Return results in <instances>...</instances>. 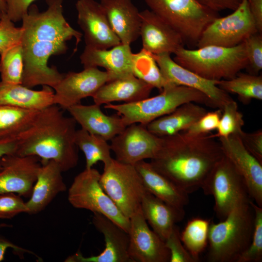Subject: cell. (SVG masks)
<instances>
[{
  "label": "cell",
  "mask_w": 262,
  "mask_h": 262,
  "mask_svg": "<svg viewBox=\"0 0 262 262\" xmlns=\"http://www.w3.org/2000/svg\"><path fill=\"white\" fill-rule=\"evenodd\" d=\"M162 138L158 152L149 163L188 194L201 188L224 156L218 140L211 133L193 135L182 131Z\"/></svg>",
  "instance_id": "7a4b0ae2"
},
{
  "label": "cell",
  "mask_w": 262,
  "mask_h": 262,
  "mask_svg": "<svg viewBox=\"0 0 262 262\" xmlns=\"http://www.w3.org/2000/svg\"><path fill=\"white\" fill-rule=\"evenodd\" d=\"M101 174L94 168H85L78 174L68 190L67 199L74 208L103 215L128 233L130 219L126 217L103 189Z\"/></svg>",
  "instance_id": "30bf717a"
},
{
  "label": "cell",
  "mask_w": 262,
  "mask_h": 262,
  "mask_svg": "<svg viewBox=\"0 0 262 262\" xmlns=\"http://www.w3.org/2000/svg\"><path fill=\"white\" fill-rule=\"evenodd\" d=\"M254 226L249 203L234 208L217 223H210L207 259L210 262H237L249 246Z\"/></svg>",
  "instance_id": "277c9868"
},
{
  "label": "cell",
  "mask_w": 262,
  "mask_h": 262,
  "mask_svg": "<svg viewBox=\"0 0 262 262\" xmlns=\"http://www.w3.org/2000/svg\"><path fill=\"white\" fill-rule=\"evenodd\" d=\"M174 54L173 60L177 64L211 80L231 79L248 64L244 42L230 48L206 46L190 49L182 47Z\"/></svg>",
  "instance_id": "8992f818"
},
{
  "label": "cell",
  "mask_w": 262,
  "mask_h": 262,
  "mask_svg": "<svg viewBox=\"0 0 262 262\" xmlns=\"http://www.w3.org/2000/svg\"><path fill=\"white\" fill-rule=\"evenodd\" d=\"M0 56V81L22 84L24 59L21 43L10 48Z\"/></svg>",
  "instance_id": "e575fe53"
},
{
  "label": "cell",
  "mask_w": 262,
  "mask_h": 262,
  "mask_svg": "<svg viewBox=\"0 0 262 262\" xmlns=\"http://www.w3.org/2000/svg\"><path fill=\"white\" fill-rule=\"evenodd\" d=\"M218 140L224 155L243 179L250 198L262 207V163L246 149L239 134Z\"/></svg>",
  "instance_id": "9a60e30c"
},
{
  "label": "cell",
  "mask_w": 262,
  "mask_h": 262,
  "mask_svg": "<svg viewBox=\"0 0 262 262\" xmlns=\"http://www.w3.org/2000/svg\"><path fill=\"white\" fill-rule=\"evenodd\" d=\"M54 91L43 85L40 90H34L22 84L0 81V105L40 111L53 104Z\"/></svg>",
  "instance_id": "83f0119b"
},
{
  "label": "cell",
  "mask_w": 262,
  "mask_h": 262,
  "mask_svg": "<svg viewBox=\"0 0 262 262\" xmlns=\"http://www.w3.org/2000/svg\"><path fill=\"white\" fill-rule=\"evenodd\" d=\"M75 143L84 154L85 168H92L98 162H102L103 165L107 164L113 159L107 141L82 129L76 131Z\"/></svg>",
  "instance_id": "4dcf8cb0"
},
{
  "label": "cell",
  "mask_w": 262,
  "mask_h": 262,
  "mask_svg": "<svg viewBox=\"0 0 262 262\" xmlns=\"http://www.w3.org/2000/svg\"><path fill=\"white\" fill-rule=\"evenodd\" d=\"M61 109L53 104L38 112L31 125L17 136L16 154L36 156L41 163L53 161L63 172L77 166V123L72 117L64 115Z\"/></svg>",
  "instance_id": "3957f363"
},
{
  "label": "cell",
  "mask_w": 262,
  "mask_h": 262,
  "mask_svg": "<svg viewBox=\"0 0 262 262\" xmlns=\"http://www.w3.org/2000/svg\"><path fill=\"white\" fill-rule=\"evenodd\" d=\"M0 165V195L14 193L30 196L41 165L40 159L12 154L4 156Z\"/></svg>",
  "instance_id": "e0dca14e"
},
{
  "label": "cell",
  "mask_w": 262,
  "mask_h": 262,
  "mask_svg": "<svg viewBox=\"0 0 262 262\" xmlns=\"http://www.w3.org/2000/svg\"><path fill=\"white\" fill-rule=\"evenodd\" d=\"M2 14V13L0 11V19H1V17Z\"/></svg>",
  "instance_id": "816d5d0a"
},
{
  "label": "cell",
  "mask_w": 262,
  "mask_h": 262,
  "mask_svg": "<svg viewBox=\"0 0 262 262\" xmlns=\"http://www.w3.org/2000/svg\"><path fill=\"white\" fill-rule=\"evenodd\" d=\"M140 209L148 224L164 241L184 216V210L164 202L147 191L142 198Z\"/></svg>",
  "instance_id": "4316f807"
},
{
  "label": "cell",
  "mask_w": 262,
  "mask_h": 262,
  "mask_svg": "<svg viewBox=\"0 0 262 262\" xmlns=\"http://www.w3.org/2000/svg\"><path fill=\"white\" fill-rule=\"evenodd\" d=\"M100 183L121 213L129 218L140 209L147 191L134 165L112 159L104 164Z\"/></svg>",
  "instance_id": "9c48e42d"
},
{
  "label": "cell",
  "mask_w": 262,
  "mask_h": 262,
  "mask_svg": "<svg viewBox=\"0 0 262 262\" xmlns=\"http://www.w3.org/2000/svg\"><path fill=\"white\" fill-rule=\"evenodd\" d=\"M9 248L12 249L14 252L19 257L23 256L25 253H28L33 255L37 258L40 259L33 252L16 245L0 235V262L4 259L5 254Z\"/></svg>",
  "instance_id": "bcb514c9"
},
{
  "label": "cell",
  "mask_w": 262,
  "mask_h": 262,
  "mask_svg": "<svg viewBox=\"0 0 262 262\" xmlns=\"http://www.w3.org/2000/svg\"><path fill=\"white\" fill-rule=\"evenodd\" d=\"M132 71L138 79L162 91L169 84L164 79L153 54L142 49L132 54Z\"/></svg>",
  "instance_id": "836d02e7"
},
{
  "label": "cell",
  "mask_w": 262,
  "mask_h": 262,
  "mask_svg": "<svg viewBox=\"0 0 262 262\" xmlns=\"http://www.w3.org/2000/svg\"><path fill=\"white\" fill-rule=\"evenodd\" d=\"M110 81L109 74L98 67L84 68L80 72L64 73L53 88V104L66 110L80 103L83 98L92 97L101 86Z\"/></svg>",
  "instance_id": "4fadbf2b"
},
{
  "label": "cell",
  "mask_w": 262,
  "mask_h": 262,
  "mask_svg": "<svg viewBox=\"0 0 262 262\" xmlns=\"http://www.w3.org/2000/svg\"><path fill=\"white\" fill-rule=\"evenodd\" d=\"M13 225L9 224L4 223H0V229L4 228H11L12 227Z\"/></svg>",
  "instance_id": "f907efd6"
},
{
  "label": "cell",
  "mask_w": 262,
  "mask_h": 262,
  "mask_svg": "<svg viewBox=\"0 0 262 262\" xmlns=\"http://www.w3.org/2000/svg\"><path fill=\"white\" fill-rule=\"evenodd\" d=\"M59 165L53 161L41 163L30 198L26 202L27 213L35 214L44 210L66 185Z\"/></svg>",
  "instance_id": "603a6c76"
},
{
  "label": "cell",
  "mask_w": 262,
  "mask_h": 262,
  "mask_svg": "<svg viewBox=\"0 0 262 262\" xmlns=\"http://www.w3.org/2000/svg\"><path fill=\"white\" fill-rule=\"evenodd\" d=\"M239 136L246 149L262 163V130L249 133L243 131Z\"/></svg>",
  "instance_id": "7bdbcfd3"
},
{
  "label": "cell",
  "mask_w": 262,
  "mask_h": 262,
  "mask_svg": "<svg viewBox=\"0 0 262 262\" xmlns=\"http://www.w3.org/2000/svg\"><path fill=\"white\" fill-rule=\"evenodd\" d=\"M110 26L123 44L131 45L140 34V12L131 0H101Z\"/></svg>",
  "instance_id": "cb8c5ba5"
},
{
  "label": "cell",
  "mask_w": 262,
  "mask_h": 262,
  "mask_svg": "<svg viewBox=\"0 0 262 262\" xmlns=\"http://www.w3.org/2000/svg\"><path fill=\"white\" fill-rule=\"evenodd\" d=\"M170 253V262H196L183 246L180 237L179 228L175 225L164 241Z\"/></svg>",
  "instance_id": "ab89813d"
},
{
  "label": "cell",
  "mask_w": 262,
  "mask_h": 262,
  "mask_svg": "<svg viewBox=\"0 0 262 262\" xmlns=\"http://www.w3.org/2000/svg\"><path fill=\"white\" fill-rule=\"evenodd\" d=\"M14 193L0 195V218L11 219L21 213H27L26 202Z\"/></svg>",
  "instance_id": "60d3db41"
},
{
  "label": "cell",
  "mask_w": 262,
  "mask_h": 262,
  "mask_svg": "<svg viewBox=\"0 0 262 262\" xmlns=\"http://www.w3.org/2000/svg\"><path fill=\"white\" fill-rule=\"evenodd\" d=\"M207 112L198 103L187 102L149 123L146 127L159 137L171 136L186 131Z\"/></svg>",
  "instance_id": "f1b7e54d"
},
{
  "label": "cell",
  "mask_w": 262,
  "mask_h": 262,
  "mask_svg": "<svg viewBox=\"0 0 262 262\" xmlns=\"http://www.w3.org/2000/svg\"><path fill=\"white\" fill-rule=\"evenodd\" d=\"M129 254L133 262H168L170 253L151 229L140 209L130 218Z\"/></svg>",
  "instance_id": "d6986e66"
},
{
  "label": "cell",
  "mask_w": 262,
  "mask_h": 262,
  "mask_svg": "<svg viewBox=\"0 0 262 262\" xmlns=\"http://www.w3.org/2000/svg\"><path fill=\"white\" fill-rule=\"evenodd\" d=\"M150 10L181 36L184 42L196 45L202 33L215 18L217 12L196 0H144Z\"/></svg>",
  "instance_id": "52a82bcc"
},
{
  "label": "cell",
  "mask_w": 262,
  "mask_h": 262,
  "mask_svg": "<svg viewBox=\"0 0 262 262\" xmlns=\"http://www.w3.org/2000/svg\"><path fill=\"white\" fill-rule=\"evenodd\" d=\"M39 112L0 105V139L17 137L31 125Z\"/></svg>",
  "instance_id": "1f68e13d"
},
{
  "label": "cell",
  "mask_w": 262,
  "mask_h": 262,
  "mask_svg": "<svg viewBox=\"0 0 262 262\" xmlns=\"http://www.w3.org/2000/svg\"><path fill=\"white\" fill-rule=\"evenodd\" d=\"M132 54L130 45L122 43L108 49L85 46L80 58L84 68L103 67L114 80L133 75Z\"/></svg>",
  "instance_id": "44dd1931"
},
{
  "label": "cell",
  "mask_w": 262,
  "mask_h": 262,
  "mask_svg": "<svg viewBox=\"0 0 262 262\" xmlns=\"http://www.w3.org/2000/svg\"><path fill=\"white\" fill-rule=\"evenodd\" d=\"M222 113V111L220 109L207 112L184 131L187 134L193 135L210 133L212 131L216 130Z\"/></svg>",
  "instance_id": "b9f144b4"
},
{
  "label": "cell",
  "mask_w": 262,
  "mask_h": 262,
  "mask_svg": "<svg viewBox=\"0 0 262 262\" xmlns=\"http://www.w3.org/2000/svg\"><path fill=\"white\" fill-rule=\"evenodd\" d=\"M210 225L209 220L198 217L193 218L180 233L183 246L196 262L208 244Z\"/></svg>",
  "instance_id": "d6a6232c"
},
{
  "label": "cell",
  "mask_w": 262,
  "mask_h": 262,
  "mask_svg": "<svg viewBox=\"0 0 262 262\" xmlns=\"http://www.w3.org/2000/svg\"><path fill=\"white\" fill-rule=\"evenodd\" d=\"M218 86L227 93H233L244 104L252 99L262 100V76L238 73L234 77L218 82Z\"/></svg>",
  "instance_id": "f546056e"
},
{
  "label": "cell",
  "mask_w": 262,
  "mask_h": 262,
  "mask_svg": "<svg viewBox=\"0 0 262 262\" xmlns=\"http://www.w3.org/2000/svg\"><path fill=\"white\" fill-rule=\"evenodd\" d=\"M190 102L216 108L213 102L202 92L172 84L165 86L155 96L131 103H109L104 107L115 111L127 126L134 123L146 126L152 121L170 113L179 106Z\"/></svg>",
  "instance_id": "5b68a950"
},
{
  "label": "cell",
  "mask_w": 262,
  "mask_h": 262,
  "mask_svg": "<svg viewBox=\"0 0 262 262\" xmlns=\"http://www.w3.org/2000/svg\"><path fill=\"white\" fill-rule=\"evenodd\" d=\"M209 9L218 12L225 10H234L243 0H196Z\"/></svg>",
  "instance_id": "f6af8a7d"
},
{
  "label": "cell",
  "mask_w": 262,
  "mask_h": 262,
  "mask_svg": "<svg viewBox=\"0 0 262 262\" xmlns=\"http://www.w3.org/2000/svg\"><path fill=\"white\" fill-rule=\"evenodd\" d=\"M161 72L168 84L181 85L196 89L207 96L217 109L233 100L228 93L219 88V81L204 78L177 64L170 54L153 55Z\"/></svg>",
  "instance_id": "5bb4252c"
},
{
  "label": "cell",
  "mask_w": 262,
  "mask_h": 262,
  "mask_svg": "<svg viewBox=\"0 0 262 262\" xmlns=\"http://www.w3.org/2000/svg\"><path fill=\"white\" fill-rule=\"evenodd\" d=\"M76 8L78 24L83 32L86 47L108 49L121 43L100 3L94 0H78Z\"/></svg>",
  "instance_id": "ac0fdd59"
},
{
  "label": "cell",
  "mask_w": 262,
  "mask_h": 262,
  "mask_svg": "<svg viewBox=\"0 0 262 262\" xmlns=\"http://www.w3.org/2000/svg\"><path fill=\"white\" fill-rule=\"evenodd\" d=\"M100 105H85L79 103L68 108L70 113L81 129L88 132L111 141L127 127L120 115H107L101 110Z\"/></svg>",
  "instance_id": "7402d4cb"
},
{
  "label": "cell",
  "mask_w": 262,
  "mask_h": 262,
  "mask_svg": "<svg viewBox=\"0 0 262 262\" xmlns=\"http://www.w3.org/2000/svg\"><path fill=\"white\" fill-rule=\"evenodd\" d=\"M140 16L142 49L158 55L174 54L183 47L184 42L180 34L150 10L140 12Z\"/></svg>",
  "instance_id": "ffe728a7"
},
{
  "label": "cell",
  "mask_w": 262,
  "mask_h": 262,
  "mask_svg": "<svg viewBox=\"0 0 262 262\" xmlns=\"http://www.w3.org/2000/svg\"><path fill=\"white\" fill-rule=\"evenodd\" d=\"M146 190L164 202L184 210L189 203L188 194L143 160L134 165Z\"/></svg>",
  "instance_id": "d4e9b609"
},
{
  "label": "cell",
  "mask_w": 262,
  "mask_h": 262,
  "mask_svg": "<svg viewBox=\"0 0 262 262\" xmlns=\"http://www.w3.org/2000/svg\"><path fill=\"white\" fill-rule=\"evenodd\" d=\"M36 0H4L6 5V14L14 23L22 20L27 14L32 3Z\"/></svg>",
  "instance_id": "ee69618b"
},
{
  "label": "cell",
  "mask_w": 262,
  "mask_h": 262,
  "mask_svg": "<svg viewBox=\"0 0 262 262\" xmlns=\"http://www.w3.org/2000/svg\"><path fill=\"white\" fill-rule=\"evenodd\" d=\"M249 73L257 75L262 69V35L258 32L247 37L244 41Z\"/></svg>",
  "instance_id": "74e56055"
},
{
  "label": "cell",
  "mask_w": 262,
  "mask_h": 262,
  "mask_svg": "<svg viewBox=\"0 0 262 262\" xmlns=\"http://www.w3.org/2000/svg\"><path fill=\"white\" fill-rule=\"evenodd\" d=\"M257 32L248 1L243 0L231 14L213 20L202 33L196 46L197 48L206 46L233 47Z\"/></svg>",
  "instance_id": "8fae6325"
},
{
  "label": "cell",
  "mask_w": 262,
  "mask_h": 262,
  "mask_svg": "<svg viewBox=\"0 0 262 262\" xmlns=\"http://www.w3.org/2000/svg\"><path fill=\"white\" fill-rule=\"evenodd\" d=\"M216 129L215 138H225L232 134H240L245 124L243 114L238 110V105L232 100L226 104Z\"/></svg>",
  "instance_id": "d590c367"
},
{
  "label": "cell",
  "mask_w": 262,
  "mask_h": 262,
  "mask_svg": "<svg viewBox=\"0 0 262 262\" xmlns=\"http://www.w3.org/2000/svg\"><path fill=\"white\" fill-rule=\"evenodd\" d=\"M92 222L104 237L103 251L89 257L77 252L68 256L65 262H133L129 254L130 239L127 231L101 214L93 213Z\"/></svg>",
  "instance_id": "2e32d148"
},
{
  "label": "cell",
  "mask_w": 262,
  "mask_h": 262,
  "mask_svg": "<svg viewBox=\"0 0 262 262\" xmlns=\"http://www.w3.org/2000/svg\"><path fill=\"white\" fill-rule=\"evenodd\" d=\"M64 1L46 0L47 8L43 12L32 4L22 19L24 86L31 88L42 85L53 89L64 73L55 66H49L48 60L51 56L66 52L67 41L74 38L76 49L81 41L82 33L73 28L64 16Z\"/></svg>",
  "instance_id": "6da1fadb"
},
{
  "label": "cell",
  "mask_w": 262,
  "mask_h": 262,
  "mask_svg": "<svg viewBox=\"0 0 262 262\" xmlns=\"http://www.w3.org/2000/svg\"><path fill=\"white\" fill-rule=\"evenodd\" d=\"M21 27H16L6 13L1 15L0 21V55L10 48L21 43Z\"/></svg>",
  "instance_id": "f35d334b"
},
{
  "label": "cell",
  "mask_w": 262,
  "mask_h": 262,
  "mask_svg": "<svg viewBox=\"0 0 262 262\" xmlns=\"http://www.w3.org/2000/svg\"><path fill=\"white\" fill-rule=\"evenodd\" d=\"M249 204L254 212V226L250 244L237 262H261L262 261V207L252 200Z\"/></svg>",
  "instance_id": "8d00e7d4"
},
{
  "label": "cell",
  "mask_w": 262,
  "mask_h": 262,
  "mask_svg": "<svg viewBox=\"0 0 262 262\" xmlns=\"http://www.w3.org/2000/svg\"><path fill=\"white\" fill-rule=\"evenodd\" d=\"M251 15L258 33H262V0H247Z\"/></svg>",
  "instance_id": "7dc6e473"
},
{
  "label": "cell",
  "mask_w": 262,
  "mask_h": 262,
  "mask_svg": "<svg viewBox=\"0 0 262 262\" xmlns=\"http://www.w3.org/2000/svg\"><path fill=\"white\" fill-rule=\"evenodd\" d=\"M201 188L205 195L213 197L214 210L221 220L234 208L251 200L243 179L224 155L211 170Z\"/></svg>",
  "instance_id": "ba28073f"
},
{
  "label": "cell",
  "mask_w": 262,
  "mask_h": 262,
  "mask_svg": "<svg viewBox=\"0 0 262 262\" xmlns=\"http://www.w3.org/2000/svg\"><path fill=\"white\" fill-rule=\"evenodd\" d=\"M154 88L134 75L107 82L92 97L94 103H131L149 97Z\"/></svg>",
  "instance_id": "484cf974"
},
{
  "label": "cell",
  "mask_w": 262,
  "mask_h": 262,
  "mask_svg": "<svg viewBox=\"0 0 262 262\" xmlns=\"http://www.w3.org/2000/svg\"><path fill=\"white\" fill-rule=\"evenodd\" d=\"M6 5L4 0H0V11L3 13H6Z\"/></svg>",
  "instance_id": "681fc988"
},
{
  "label": "cell",
  "mask_w": 262,
  "mask_h": 262,
  "mask_svg": "<svg viewBox=\"0 0 262 262\" xmlns=\"http://www.w3.org/2000/svg\"><path fill=\"white\" fill-rule=\"evenodd\" d=\"M163 138L149 131L146 127L134 123L127 126L110 141L115 159L134 165L146 159H152L158 152Z\"/></svg>",
  "instance_id": "7c38bea8"
},
{
  "label": "cell",
  "mask_w": 262,
  "mask_h": 262,
  "mask_svg": "<svg viewBox=\"0 0 262 262\" xmlns=\"http://www.w3.org/2000/svg\"><path fill=\"white\" fill-rule=\"evenodd\" d=\"M17 148V137L0 139V161L5 155L16 154Z\"/></svg>",
  "instance_id": "c3c4849f"
}]
</instances>
